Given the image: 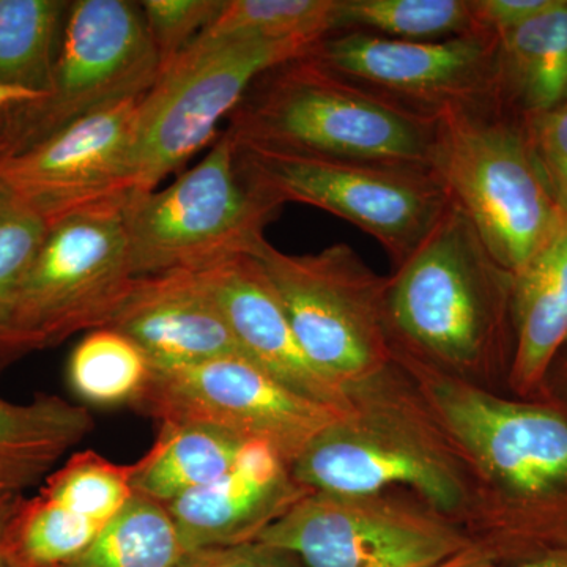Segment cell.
Wrapping results in <instances>:
<instances>
[{"label": "cell", "mask_w": 567, "mask_h": 567, "mask_svg": "<svg viewBox=\"0 0 567 567\" xmlns=\"http://www.w3.org/2000/svg\"><path fill=\"white\" fill-rule=\"evenodd\" d=\"M103 528L39 492L18 499L6 536L21 567H58L91 546Z\"/></svg>", "instance_id": "83f0119b"}, {"label": "cell", "mask_w": 567, "mask_h": 567, "mask_svg": "<svg viewBox=\"0 0 567 567\" xmlns=\"http://www.w3.org/2000/svg\"><path fill=\"white\" fill-rule=\"evenodd\" d=\"M95 427L87 409L55 394H37L28 404L0 395V476L14 486H35Z\"/></svg>", "instance_id": "ffe728a7"}, {"label": "cell", "mask_w": 567, "mask_h": 567, "mask_svg": "<svg viewBox=\"0 0 567 567\" xmlns=\"http://www.w3.org/2000/svg\"><path fill=\"white\" fill-rule=\"evenodd\" d=\"M226 0H144L141 9L166 69L221 13Z\"/></svg>", "instance_id": "4dcf8cb0"}, {"label": "cell", "mask_w": 567, "mask_h": 567, "mask_svg": "<svg viewBox=\"0 0 567 567\" xmlns=\"http://www.w3.org/2000/svg\"><path fill=\"white\" fill-rule=\"evenodd\" d=\"M14 505H17V503H14ZM13 507H11V509H13ZM10 513L0 518V567H21L20 563H18L17 558H14L13 554H11L9 543H7L6 525Z\"/></svg>", "instance_id": "ab89813d"}, {"label": "cell", "mask_w": 567, "mask_h": 567, "mask_svg": "<svg viewBox=\"0 0 567 567\" xmlns=\"http://www.w3.org/2000/svg\"><path fill=\"white\" fill-rule=\"evenodd\" d=\"M347 399L344 416L290 466L295 480L328 494L405 492L462 527L468 473L412 379L391 363L347 388Z\"/></svg>", "instance_id": "3957f363"}, {"label": "cell", "mask_w": 567, "mask_h": 567, "mask_svg": "<svg viewBox=\"0 0 567 567\" xmlns=\"http://www.w3.org/2000/svg\"><path fill=\"white\" fill-rule=\"evenodd\" d=\"M406 41L453 39L477 31L472 0H339L338 32Z\"/></svg>", "instance_id": "4316f807"}, {"label": "cell", "mask_w": 567, "mask_h": 567, "mask_svg": "<svg viewBox=\"0 0 567 567\" xmlns=\"http://www.w3.org/2000/svg\"><path fill=\"white\" fill-rule=\"evenodd\" d=\"M110 328L128 336L156 371L245 357L203 275L194 271L137 278Z\"/></svg>", "instance_id": "2e32d148"}, {"label": "cell", "mask_w": 567, "mask_h": 567, "mask_svg": "<svg viewBox=\"0 0 567 567\" xmlns=\"http://www.w3.org/2000/svg\"><path fill=\"white\" fill-rule=\"evenodd\" d=\"M464 462L472 486L462 528L494 565L567 547V406L509 398L393 357Z\"/></svg>", "instance_id": "6da1fadb"}, {"label": "cell", "mask_w": 567, "mask_h": 567, "mask_svg": "<svg viewBox=\"0 0 567 567\" xmlns=\"http://www.w3.org/2000/svg\"><path fill=\"white\" fill-rule=\"evenodd\" d=\"M525 121L537 163L567 219V100Z\"/></svg>", "instance_id": "1f68e13d"}, {"label": "cell", "mask_w": 567, "mask_h": 567, "mask_svg": "<svg viewBox=\"0 0 567 567\" xmlns=\"http://www.w3.org/2000/svg\"><path fill=\"white\" fill-rule=\"evenodd\" d=\"M70 2L0 0V82L47 96Z\"/></svg>", "instance_id": "603a6c76"}, {"label": "cell", "mask_w": 567, "mask_h": 567, "mask_svg": "<svg viewBox=\"0 0 567 567\" xmlns=\"http://www.w3.org/2000/svg\"><path fill=\"white\" fill-rule=\"evenodd\" d=\"M181 567H305L293 555L267 544L196 548L186 551Z\"/></svg>", "instance_id": "d6a6232c"}, {"label": "cell", "mask_w": 567, "mask_h": 567, "mask_svg": "<svg viewBox=\"0 0 567 567\" xmlns=\"http://www.w3.org/2000/svg\"><path fill=\"white\" fill-rule=\"evenodd\" d=\"M142 96L111 104L0 158V182L47 224L126 203L134 192Z\"/></svg>", "instance_id": "9a60e30c"}, {"label": "cell", "mask_w": 567, "mask_h": 567, "mask_svg": "<svg viewBox=\"0 0 567 567\" xmlns=\"http://www.w3.org/2000/svg\"><path fill=\"white\" fill-rule=\"evenodd\" d=\"M126 203L100 205L48 224L18 295L17 330L28 354L110 327L117 316L137 279Z\"/></svg>", "instance_id": "8fae6325"}, {"label": "cell", "mask_w": 567, "mask_h": 567, "mask_svg": "<svg viewBox=\"0 0 567 567\" xmlns=\"http://www.w3.org/2000/svg\"><path fill=\"white\" fill-rule=\"evenodd\" d=\"M134 472L136 462L115 464L95 451H82L44 477L40 492L74 514L106 527L133 498Z\"/></svg>", "instance_id": "f546056e"}, {"label": "cell", "mask_w": 567, "mask_h": 567, "mask_svg": "<svg viewBox=\"0 0 567 567\" xmlns=\"http://www.w3.org/2000/svg\"><path fill=\"white\" fill-rule=\"evenodd\" d=\"M516 349L507 390L544 399L551 368L567 347V219L532 262L514 276Z\"/></svg>", "instance_id": "d6986e66"}, {"label": "cell", "mask_w": 567, "mask_h": 567, "mask_svg": "<svg viewBox=\"0 0 567 567\" xmlns=\"http://www.w3.org/2000/svg\"><path fill=\"white\" fill-rule=\"evenodd\" d=\"M21 496L22 491L20 487L14 486V484L6 480V477L0 476V518L10 513L11 507L14 506V503H17Z\"/></svg>", "instance_id": "f35d334b"}, {"label": "cell", "mask_w": 567, "mask_h": 567, "mask_svg": "<svg viewBox=\"0 0 567 567\" xmlns=\"http://www.w3.org/2000/svg\"><path fill=\"white\" fill-rule=\"evenodd\" d=\"M316 44L251 39L189 44L141 99L133 194L155 192L216 141L219 122L237 110L254 82L305 58Z\"/></svg>", "instance_id": "30bf717a"}, {"label": "cell", "mask_w": 567, "mask_h": 567, "mask_svg": "<svg viewBox=\"0 0 567 567\" xmlns=\"http://www.w3.org/2000/svg\"><path fill=\"white\" fill-rule=\"evenodd\" d=\"M279 210L241 177L237 142L226 130L177 181L130 197L125 223L134 276L200 274L249 256Z\"/></svg>", "instance_id": "8992f818"}, {"label": "cell", "mask_w": 567, "mask_h": 567, "mask_svg": "<svg viewBox=\"0 0 567 567\" xmlns=\"http://www.w3.org/2000/svg\"><path fill=\"white\" fill-rule=\"evenodd\" d=\"M246 442L192 423H162L145 456L136 461L134 494L167 505L229 472Z\"/></svg>", "instance_id": "7402d4cb"}, {"label": "cell", "mask_w": 567, "mask_h": 567, "mask_svg": "<svg viewBox=\"0 0 567 567\" xmlns=\"http://www.w3.org/2000/svg\"><path fill=\"white\" fill-rule=\"evenodd\" d=\"M555 3L557 0H472L473 20L477 31L502 39L546 13Z\"/></svg>", "instance_id": "836d02e7"}, {"label": "cell", "mask_w": 567, "mask_h": 567, "mask_svg": "<svg viewBox=\"0 0 567 567\" xmlns=\"http://www.w3.org/2000/svg\"><path fill=\"white\" fill-rule=\"evenodd\" d=\"M151 375L147 354L110 327L89 331L66 364L71 390L93 405H133Z\"/></svg>", "instance_id": "484cf974"}, {"label": "cell", "mask_w": 567, "mask_h": 567, "mask_svg": "<svg viewBox=\"0 0 567 567\" xmlns=\"http://www.w3.org/2000/svg\"><path fill=\"white\" fill-rule=\"evenodd\" d=\"M238 167L254 192L278 207L312 205L371 235L394 267L427 240L453 205L434 171L420 164L238 148Z\"/></svg>", "instance_id": "52a82bcc"}, {"label": "cell", "mask_w": 567, "mask_h": 567, "mask_svg": "<svg viewBox=\"0 0 567 567\" xmlns=\"http://www.w3.org/2000/svg\"><path fill=\"white\" fill-rule=\"evenodd\" d=\"M309 55L354 84L429 118L503 102L499 39L494 33L406 41L344 31L324 37Z\"/></svg>", "instance_id": "5bb4252c"}, {"label": "cell", "mask_w": 567, "mask_h": 567, "mask_svg": "<svg viewBox=\"0 0 567 567\" xmlns=\"http://www.w3.org/2000/svg\"><path fill=\"white\" fill-rule=\"evenodd\" d=\"M249 256L278 295L305 353L336 385L347 390L393 363L388 276L377 275L349 245L298 256L265 238Z\"/></svg>", "instance_id": "ba28073f"}, {"label": "cell", "mask_w": 567, "mask_h": 567, "mask_svg": "<svg viewBox=\"0 0 567 567\" xmlns=\"http://www.w3.org/2000/svg\"><path fill=\"white\" fill-rule=\"evenodd\" d=\"M491 559L475 546H470L436 567H486Z\"/></svg>", "instance_id": "74e56055"}, {"label": "cell", "mask_w": 567, "mask_h": 567, "mask_svg": "<svg viewBox=\"0 0 567 567\" xmlns=\"http://www.w3.org/2000/svg\"><path fill=\"white\" fill-rule=\"evenodd\" d=\"M308 494L271 447L249 442L226 475L164 507L189 551L254 543Z\"/></svg>", "instance_id": "e0dca14e"}, {"label": "cell", "mask_w": 567, "mask_h": 567, "mask_svg": "<svg viewBox=\"0 0 567 567\" xmlns=\"http://www.w3.org/2000/svg\"><path fill=\"white\" fill-rule=\"evenodd\" d=\"M429 166L496 262L516 276L566 223L529 141L505 102L435 118Z\"/></svg>", "instance_id": "5b68a950"}, {"label": "cell", "mask_w": 567, "mask_h": 567, "mask_svg": "<svg viewBox=\"0 0 567 567\" xmlns=\"http://www.w3.org/2000/svg\"><path fill=\"white\" fill-rule=\"evenodd\" d=\"M339 0H226L192 44L224 40L319 43L338 32Z\"/></svg>", "instance_id": "d4e9b609"}, {"label": "cell", "mask_w": 567, "mask_h": 567, "mask_svg": "<svg viewBox=\"0 0 567 567\" xmlns=\"http://www.w3.org/2000/svg\"><path fill=\"white\" fill-rule=\"evenodd\" d=\"M200 275L249 361L293 393L347 410V390L309 360L278 295L254 257H233Z\"/></svg>", "instance_id": "ac0fdd59"}, {"label": "cell", "mask_w": 567, "mask_h": 567, "mask_svg": "<svg viewBox=\"0 0 567 567\" xmlns=\"http://www.w3.org/2000/svg\"><path fill=\"white\" fill-rule=\"evenodd\" d=\"M186 551L166 507L134 494L91 546L58 567H181Z\"/></svg>", "instance_id": "cb8c5ba5"}, {"label": "cell", "mask_w": 567, "mask_h": 567, "mask_svg": "<svg viewBox=\"0 0 567 567\" xmlns=\"http://www.w3.org/2000/svg\"><path fill=\"white\" fill-rule=\"evenodd\" d=\"M48 224L0 182V374L28 357L17 330L18 295Z\"/></svg>", "instance_id": "f1b7e54d"}, {"label": "cell", "mask_w": 567, "mask_h": 567, "mask_svg": "<svg viewBox=\"0 0 567 567\" xmlns=\"http://www.w3.org/2000/svg\"><path fill=\"white\" fill-rule=\"evenodd\" d=\"M132 406L158 424L207 425L241 442L264 443L290 466L347 412L293 393L245 357L152 369Z\"/></svg>", "instance_id": "4fadbf2b"}, {"label": "cell", "mask_w": 567, "mask_h": 567, "mask_svg": "<svg viewBox=\"0 0 567 567\" xmlns=\"http://www.w3.org/2000/svg\"><path fill=\"white\" fill-rule=\"evenodd\" d=\"M486 567H567V547L547 551V554L527 559V561L516 563V565H494V563H488Z\"/></svg>", "instance_id": "8d00e7d4"}, {"label": "cell", "mask_w": 567, "mask_h": 567, "mask_svg": "<svg viewBox=\"0 0 567 567\" xmlns=\"http://www.w3.org/2000/svg\"><path fill=\"white\" fill-rule=\"evenodd\" d=\"M43 99L44 95H41V93L25 91V89L0 82V115L14 110V107L22 106V104L39 102Z\"/></svg>", "instance_id": "d590c367"}, {"label": "cell", "mask_w": 567, "mask_h": 567, "mask_svg": "<svg viewBox=\"0 0 567 567\" xmlns=\"http://www.w3.org/2000/svg\"><path fill=\"white\" fill-rule=\"evenodd\" d=\"M227 132L238 148L431 167L435 118L375 95L308 54L254 82Z\"/></svg>", "instance_id": "277c9868"}, {"label": "cell", "mask_w": 567, "mask_h": 567, "mask_svg": "<svg viewBox=\"0 0 567 567\" xmlns=\"http://www.w3.org/2000/svg\"><path fill=\"white\" fill-rule=\"evenodd\" d=\"M159 69L140 2H70L50 92L0 115V158L111 104L145 95Z\"/></svg>", "instance_id": "9c48e42d"}, {"label": "cell", "mask_w": 567, "mask_h": 567, "mask_svg": "<svg viewBox=\"0 0 567 567\" xmlns=\"http://www.w3.org/2000/svg\"><path fill=\"white\" fill-rule=\"evenodd\" d=\"M257 543L305 567H436L473 546L461 525L405 492H311Z\"/></svg>", "instance_id": "7c38bea8"}, {"label": "cell", "mask_w": 567, "mask_h": 567, "mask_svg": "<svg viewBox=\"0 0 567 567\" xmlns=\"http://www.w3.org/2000/svg\"><path fill=\"white\" fill-rule=\"evenodd\" d=\"M503 102L524 115L543 114L567 100V0L499 39Z\"/></svg>", "instance_id": "44dd1931"}, {"label": "cell", "mask_w": 567, "mask_h": 567, "mask_svg": "<svg viewBox=\"0 0 567 567\" xmlns=\"http://www.w3.org/2000/svg\"><path fill=\"white\" fill-rule=\"evenodd\" d=\"M513 292L514 275L453 203L427 240L388 276L391 353L502 393L516 349Z\"/></svg>", "instance_id": "7a4b0ae2"}, {"label": "cell", "mask_w": 567, "mask_h": 567, "mask_svg": "<svg viewBox=\"0 0 567 567\" xmlns=\"http://www.w3.org/2000/svg\"><path fill=\"white\" fill-rule=\"evenodd\" d=\"M544 399L567 406V347L551 368L546 383Z\"/></svg>", "instance_id": "e575fe53"}]
</instances>
